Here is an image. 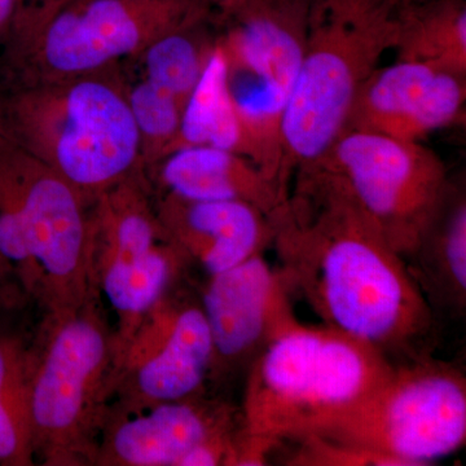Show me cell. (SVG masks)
Here are the masks:
<instances>
[{"label":"cell","mask_w":466,"mask_h":466,"mask_svg":"<svg viewBox=\"0 0 466 466\" xmlns=\"http://www.w3.org/2000/svg\"><path fill=\"white\" fill-rule=\"evenodd\" d=\"M27 346L35 464L95 466L118 359L100 296L76 309L45 312Z\"/></svg>","instance_id":"obj_4"},{"label":"cell","mask_w":466,"mask_h":466,"mask_svg":"<svg viewBox=\"0 0 466 466\" xmlns=\"http://www.w3.org/2000/svg\"><path fill=\"white\" fill-rule=\"evenodd\" d=\"M314 434L370 451L392 466L433 464L464 447V373L431 357L394 364L372 391Z\"/></svg>","instance_id":"obj_7"},{"label":"cell","mask_w":466,"mask_h":466,"mask_svg":"<svg viewBox=\"0 0 466 466\" xmlns=\"http://www.w3.org/2000/svg\"><path fill=\"white\" fill-rule=\"evenodd\" d=\"M275 2L281 3V5H290V7L309 9V5L314 0H275Z\"/></svg>","instance_id":"obj_28"},{"label":"cell","mask_w":466,"mask_h":466,"mask_svg":"<svg viewBox=\"0 0 466 466\" xmlns=\"http://www.w3.org/2000/svg\"><path fill=\"white\" fill-rule=\"evenodd\" d=\"M210 5H213L214 11L217 12L218 16L226 17L232 15L233 12L249 5L253 0H208Z\"/></svg>","instance_id":"obj_27"},{"label":"cell","mask_w":466,"mask_h":466,"mask_svg":"<svg viewBox=\"0 0 466 466\" xmlns=\"http://www.w3.org/2000/svg\"><path fill=\"white\" fill-rule=\"evenodd\" d=\"M29 346L0 324V466H32Z\"/></svg>","instance_id":"obj_21"},{"label":"cell","mask_w":466,"mask_h":466,"mask_svg":"<svg viewBox=\"0 0 466 466\" xmlns=\"http://www.w3.org/2000/svg\"><path fill=\"white\" fill-rule=\"evenodd\" d=\"M153 193L156 213L168 240L208 276L219 274L271 245L269 217L242 201H189Z\"/></svg>","instance_id":"obj_16"},{"label":"cell","mask_w":466,"mask_h":466,"mask_svg":"<svg viewBox=\"0 0 466 466\" xmlns=\"http://www.w3.org/2000/svg\"><path fill=\"white\" fill-rule=\"evenodd\" d=\"M92 280L116 318L118 348L188 266L159 223L144 171L90 205Z\"/></svg>","instance_id":"obj_9"},{"label":"cell","mask_w":466,"mask_h":466,"mask_svg":"<svg viewBox=\"0 0 466 466\" xmlns=\"http://www.w3.org/2000/svg\"><path fill=\"white\" fill-rule=\"evenodd\" d=\"M296 173L269 217L276 269L290 296L394 364L431 357L437 315L406 259L332 177L317 167Z\"/></svg>","instance_id":"obj_1"},{"label":"cell","mask_w":466,"mask_h":466,"mask_svg":"<svg viewBox=\"0 0 466 466\" xmlns=\"http://www.w3.org/2000/svg\"><path fill=\"white\" fill-rule=\"evenodd\" d=\"M410 274L437 318L464 317L466 309V200L450 191L416 249L407 257Z\"/></svg>","instance_id":"obj_18"},{"label":"cell","mask_w":466,"mask_h":466,"mask_svg":"<svg viewBox=\"0 0 466 466\" xmlns=\"http://www.w3.org/2000/svg\"><path fill=\"white\" fill-rule=\"evenodd\" d=\"M153 191L189 201H242L271 217L288 192L256 164L210 146L174 150L144 170Z\"/></svg>","instance_id":"obj_17"},{"label":"cell","mask_w":466,"mask_h":466,"mask_svg":"<svg viewBox=\"0 0 466 466\" xmlns=\"http://www.w3.org/2000/svg\"><path fill=\"white\" fill-rule=\"evenodd\" d=\"M128 104L142 143L143 170L164 158L173 149L184 106L179 100L146 79L126 81Z\"/></svg>","instance_id":"obj_23"},{"label":"cell","mask_w":466,"mask_h":466,"mask_svg":"<svg viewBox=\"0 0 466 466\" xmlns=\"http://www.w3.org/2000/svg\"><path fill=\"white\" fill-rule=\"evenodd\" d=\"M200 303L213 341L211 375L250 364L267 343L299 321L289 291L263 253L208 276Z\"/></svg>","instance_id":"obj_13"},{"label":"cell","mask_w":466,"mask_h":466,"mask_svg":"<svg viewBox=\"0 0 466 466\" xmlns=\"http://www.w3.org/2000/svg\"><path fill=\"white\" fill-rule=\"evenodd\" d=\"M394 50L398 60L465 76V0H415L400 8Z\"/></svg>","instance_id":"obj_19"},{"label":"cell","mask_w":466,"mask_h":466,"mask_svg":"<svg viewBox=\"0 0 466 466\" xmlns=\"http://www.w3.org/2000/svg\"><path fill=\"white\" fill-rule=\"evenodd\" d=\"M217 34L240 124L242 156L288 191L281 126L302 61L309 9L253 0L219 18Z\"/></svg>","instance_id":"obj_8"},{"label":"cell","mask_w":466,"mask_h":466,"mask_svg":"<svg viewBox=\"0 0 466 466\" xmlns=\"http://www.w3.org/2000/svg\"><path fill=\"white\" fill-rule=\"evenodd\" d=\"M27 2L29 0H0V43L7 36Z\"/></svg>","instance_id":"obj_26"},{"label":"cell","mask_w":466,"mask_h":466,"mask_svg":"<svg viewBox=\"0 0 466 466\" xmlns=\"http://www.w3.org/2000/svg\"><path fill=\"white\" fill-rule=\"evenodd\" d=\"M0 131L88 204L143 170L121 66L0 90Z\"/></svg>","instance_id":"obj_2"},{"label":"cell","mask_w":466,"mask_h":466,"mask_svg":"<svg viewBox=\"0 0 466 466\" xmlns=\"http://www.w3.org/2000/svg\"><path fill=\"white\" fill-rule=\"evenodd\" d=\"M208 0H29L3 46L5 86L99 72L217 17Z\"/></svg>","instance_id":"obj_5"},{"label":"cell","mask_w":466,"mask_h":466,"mask_svg":"<svg viewBox=\"0 0 466 466\" xmlns=\"http://www.w3.org/2000/svg\"><path fill=\"white\" fill-rule=\"evenodd\" d=\"M39 2H63V0H39Z\"/></svg>","instance_id":"obj_30"},{"label":"cell","mask_w":466,"mask_h":466,"mask_svg":"<svg viewBox=\"0 0 466 466\" xmlns=\"http://www.w3.org/2000/svg\"><path fill=\"white\" fill-rule=\"evenodd\" d=\"M392 367L367 343L328 325L299 320L251 360L242 431L280 446L318 433L372 391Z\"/></svg>","instance_id":"obj_3"},{"label":"cell","mask_w":466,"mask_h":466,"mask_svg":"<svg viewBox=\"0 0 466 466\" xmlns=\"http://www.w3.org/2000/svg\"><path fill=\"white\" fill-rule=\"evenodd\" d=\"M299 443L287 464L297 466H392L382 456L318 434L297 438Z\"/></svg>","instance_id":"obj_24"},{"label":"cell","mask_w":466,"mask_h":466,"mask_svg":"<svg viewBox=\"0 0 466 466\" xmlns=\"http://www.w3.org/2000/svg\"><path fill=\"white\" fill-rule=\"evenodd\" d=\"M388 2L394 5V7L401 8L404 5H410V3L415 2V0H388Z\"/></svg>","instance_id":"obj_29"},{"label":"cell","mask_w":466,"mask_h":466,"mask_svg":"<svg viewBox=\"0 0 466 466\" xmlns=\"http://www.w3.org/2000/svg\"><path fill=\"white\" fill-rule=\"evenodd\" d=\"M14 165L24 233L42 279L41 308H79L99 296L92 280L91 204L16 144Z\"/></svg>","instance_id":"obj_12"},{"label":"cell","mask_w":466,"mask_h":466,"mask_svg":"<svg viewBox=\"0 0 466 466\" xmlns=\"http://www.w3.org/2000/svg\"><path fill=\"white\" fill-rule=\"evenodd\" d=\"M398 12L388 0H314L305 50L281 126L284 173L317 164L348 127L361 86L394 50Z\"/></svg>","instance_id":"obj_6"},{"label":"cell","mask_w":466,"mask_h":466,"mask_svg":"<svg viewBox=\"0 0 466 466\" xmlns=\"http://www.w3.org/2000/svg\"><path fill=\"white\" fill-rule=\"evenodd\" d=\"M238 422L225 404L200 395L109 413L95 466H179L189 451Z\"/></svg>","instance_id":"obj_15"},{"label":"cell","mask_w":466,"mask_h":466,"mask_svg":"<svg viewBox=\"0 0 466 466\" xmlns=\"http://www.w3.org/2000/svg\"><path fill=\"white\" fill-rule=\"evenodd\" d=\"M217 17L175 30L149 45L137 58L142 76L186 106L213 50L217 35L208 26Z\"/></svg>","instance_id":"obj_22"},{"label":"cell","mask_w":466,"mask_h":466,"mask_svg":"<svg viewBox=\"0 0 466 466\" xmlns=\"http://www.w3.org/2000/svg\"><path fill=\"white\" fill-rule=\"evenodd\" d=\"M193 146L216 147L242 156L240 124L227 82L225 54L217 39L200 79L184 106L171 152Z\"/></svg>","instance_id":"obj_20"},{"label":"cell","mask_w":466,"mask_h":466,"mask_svg":"<svg viewBox=\"0 0 466 466\" xmlns=\"http://www.w3.org/2000/svg\"><path fill=\"white\" fill-rule=\"evenodd\" d=\"M465 76L415 61L397 60L368 76L346 130L424 143L464 116Z\"/></svg>","instance_id":"obj_14"},{"label":"cell","mask_w":466,"mask_h":466,"mask_svg":"<svg viewBox=\"0 0 466 466\" xmlns=\"http://www.w3.org/2000/svg\"><path fill=\"white\" fill-rule=\"evenodd\" d=\"M26 299L7 260L0 256V324L5 312L20 308Z\"/></svg>","instance_id":"obj_25"},{"label":"cell","mask_w":466,"mask_h":466,"mask_svg":"<svg viewBox=\"0 0 466 466\" xmlns=\"http://www.w3.org/2000/svg\"><path fill=\"white\" fill-rule=\"evenodd\" d=\"M214 350L200 300L168 291L118 349L109 413L201 395Z\"/></svg>","instance_id":"obj_11"},{"label":"cell","mask_w":466,"mask_h":466,"mask_svg":"<svg viewBox=\"0 0 466 466\" xmlns=\"http://www.w3.org/2000/svg\"><path fill=\"white\" fill-rule=\"evenodd\" d=\"M309 167L332 177L404 259L421 241L451 187L444 162L424 143L367 131L346 130Z\"/></svg>","instance_id":"obj_10"}]
</instances>
